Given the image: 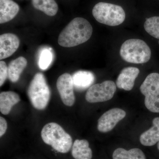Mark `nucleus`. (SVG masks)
Returning a JSON list of instances; mask_svg holds the SVG:
<instances>
[{
  "label": "nucleus",
  "mask_w": 159,
  "mask_h": 159,
  "mask_svg": "<svg viewBox=\"0 0 159 159\" xmlns=\"http://www.w3.org/2000/svg\"><path fill=\"white\" fill-rule=\"evenodd\" d=\"M56 85L64 104L69 107L74 105L75 97L74 83L70 74L65 73L61 75L57 80Z\"/></svg>",
  "instance_id": "8"
},
{
  "label": "nucleus",
  "mask_w": 159,
  "mask_h": 159,
  "mask_svg": "<svg viewBox=\"0 0 159 159\" xmlns=\"http://www.w3.org/2000/svg\"><path fill=\"white\" fill-rule=\"evenodd\" d=\"M20 98L18 94L14 92H2L0 94V111L4 115L9 113L11 108L20 102Z\"/></svg>",
  "instance_id": "15"
},
{
  "label": "nucleus",
  "mask_w": 159,
  "mask_h": 159,
  "mask_svg": "<svg viewBox=\"0 0 159 159\" xmlns=\"http://www.w3.org/2000/svg\"><path fill=\"white\" fill-rule=\"evenodd\" d=\"M20 40L16 34L5 33L0 36V59L10 57L20 46Z\"/></svg>",
  "instance_id": "10"
},
{
  "label": "nucleus",
  "mask_w": 159,
  "mask_h": 159,
  "mask_svg": "<svg viewBox=\"0 0 159 159\" xmlns=\"http://www.w3.org/2000/svg\"><path fill=\"white\" fill-rule=\"evenodd\" d=\"M139 73L140 70L137 68L128 67L123 69L117 78L116 82L117 86L125 91L131 90Z\"/></svg>",
  "instance_id": "11"
},
{
  "label": "nucleus",
  "mask_w": 159,
  "mask_h": 159,
  "mask_svg": "<svg viewBox=\"0 0 159 159\" xmlns=\"http://www.w3.org/2000/svg\"><path fill=\"white\" fill-rule=\"evenodd\" d=\"M53 53L51 49L44 48L40 54L38 65L39 68L42 70H47L51 65L53 60Z\"/></svg>",
  "instance_id": "21"
},
{
  "label": "nucleus",
  "mask_w": 159,
  "mask_h": 159,
  "mask_svg": "<svg viewBox=\"0 0 159 159\" xmlns=\"http://www.w3.org/2000/svg\"><path fill=\"white\" fill-rule=\"evenodd\" d=\"M7 129V123L6 119L0 117V137H2L6 132Z\"/></svg>",
  "instance_id": "23"
},
{
  "label": "nucleus",
  "mask_w": 159,
  "mask_h": 159,
  "mask_svg": "<svg viewBox=\"0 0 159 159\" xmlns=\"http://www.w3.org/2000/svg\"><path fill=\"white\" fill-rule=\"evenodd\" d=\"M25 57H20L9 63L8 67V78L11 82H17L22 73L27 66Z\"/></svg>",
  "instance_id": "17"
},
{
  "label": "nucleus",
  "mask_w": 159,
  "mask_h": 159,
  "mask_svg": "<svg viewBox=\"0 0 159 159\" xmlns=\"http://www.w3.org/2000/svg\"><path fill=\"white\" fill-rule=\"evenodd\" d=\"M43 141L60 153L68 152L72 146V139L61 125L55 122L46 124L41 131Z\"/></svg>",
  "instance_id": "2"
},
{
  "label": "nucleus",
  "mask_w": 159,
  "mask_h": 159,
  "mask_svg": "<svg viewBox=\"0 0 159 159\" xmlns=\"http://www.w3.org/2000/svg\"><path fill=\"white\" fill-rule=\"evenodd\" d=\"M113 159H146L145 154L138 148L126 150L123 148H118L114 151Z\"/></svg>",
  "instance_id": "19"
},
{
  "label": "nucleus",
  "mask_w": 159,
  "mask_h": 159,
  "mask_svg": "<svg viewBox=\"0 0 159 159\" xmlns=\"http://www.w3.org/2000/svg\"><path fill=\"white\" fill-rule=\"evenodd\" d=\"M72 79L76 90L82 91L89 88L93 84L95 77L94 74L90 71L80 70L73 74Z\"/></svg>",
  "instance_id": "13"
},
{
  "label": "nucleus",
  "mask_w": 159,
  "mask_h": 159,
  "mask_svg": "<svg viewBox=\"0 0 159 159\" xmlns=\"http://www.w3.org/2000/svg\"><path fill=\"white\" fill-rule=\"evenodd\" d=\"M32 3L35 9L49 16H54L58 11V6L54 0H32Z\"/></svg>",
  "instance_id": "18"
},
{
  "label": "nucleus",
  "mask_w": 159,
  "mask_h": 159,
  "mask_svg": "<svg viewBox=\"0 0 159 159\" xmlns=\"http://www.w3.org/2000/svg\"><path fill=\"white\" fill-rule=\"evenodd\" d=\"M120 56L126 62L134 64L145 63L151 57V51L144 41L137 39L127 40L122 44Z\"/></svg>",
  "instance_id": "3"
},
{
  "label": "nucleus",
  "mask_w": 159,
  "mask_h": 159,
  "mask_svg": "<svg viewBox=\"0 0 159 159\" xmlns=\"http://www.w3.org/2000/svg\"><path fill=\"white\" fill-rule=\"evenodd\" d=\"M141 93L145 96V104L152 112L159 113V74H149L140 88Z\"/></svg>",
  "instance_id": "6"
},
{
  "label": "nucleus",
  "mask_w": 159,
  "mask_h": 159,
  "mask_svg": "<svg viewBox=\"0 0 159 159\" xmlns=\"http://www.w3.org/2000/svg\"><path fill=\"white\" fill-rule=\"evenodd\" d=\"M72 155L75 159H92L93 152L87 140H75L72 146Z\"/></svg>",
  "instance_id": "16"
},
{
  "label": "nucleus",
  "mask_w": 159,
  "mask_h": 159,
  "mask_svg": "<svg viewBox=\"0 0 159 159\" xmlns=\"http://www.w3.org/2000/svg\"><path fill=\"white\" fill-rule=\"evenodd\" d=\"M8 77V67L3 61H0V86H2Z\"/></svg>",
  "instance_id": "22"
},
{
  "label": "nucleus",
  "mask_w": 159,
  "mask_h": 159,
  "mask_svg": "<svg viewBox=\"0 0 159 159\" xmlns=\"http://www.w3.org/2000/svg\"><path fill=\"white\" fill-rule=\"evenodd\" d=\"M126 112L121 109H111L104 113L98 121L97 129L101 133H107L112 130L119 121L124 119Z\"/></svg>",
  "instance_id": "9"
},
{
  "label": "nucleus",
  "mask_w": 159,
  "mask_h": 159,
  "mask_svg": "<svg viewBox=\"0 0 159 159\" xmlns=\"http://www.w3.org/2000/svg\"><path fill=\"white\" fill-rule=\"evenodd\" d=\"M93 27L87 20L74 18L60 34L58 43L64 48H72L87 41L93 34Z\"/></svg>",
  "instance_id": "1"
},
{
  "label": "nucleus",
  "mask_w": 159,
  "mask_h": 159,
  "mask_svg": "<svg viewBox=\"0 0 159 159\" xmlns=\"http://www.w3.org/2000/svg\"><path fill=\"white\" fill-rule=\"evenodd\" d=\"M144 27L148 34L159 39V16H153L146 19Z\"/></svg>",
  "instance_id": "20"
},
{
  "label": "nucleus",
  "mask_w": 159,
  "mask_h": 159,
  "mask_svg": "<svg viewBox=\"0 0 159 159\" xmlns=\"http://www.w3.org/2000/svg\"><path fill=\"white\" fill-rule=\"evenodd\" d=\"M116 91L115 83L106 80L102 83L91 86L86 93V100L91 103L105 102L113 98Z\"/></svg>",
  "instance_id": "7"
},
{
  "label": "nucleus",
  "mask_w": 159,
  "mask_h": 159,
  "mask_svg": "<svg viewBox=\"0 0 159 159\" xmlns=\"http://www.w3.org/2000/svg\"><path fill=\"white\" fill-rule=\"evenodd\" d=\"M157 146L158 149L159 151V142H158L157 145Z\"/></svg>",
  "instance_id": "24"
},
{
  "label": "nucleus",
  "mask_w": 159,
  "mask_h": 159,
  "mask_svg": "<svg viewBox=\"0 0 159 159\" xmlns=\"http://www.w3.org/2000/svg\"><path fill=\"white\" fill-rule=\"evenodd\" d=\"M27 94L34 108L42 110L47 107L51 93L43 74L38 73L34 75L29 84Z\"/></svg>",
  "instance_id": "4"
},
{
  "label": "nucleus",
  "mask_w": 159,
  "mask_h": 159,
  "mask_svg": "<svg viewBox=\"0 0 159 159\" xmlns=\"http://www.w3.org/2000/svg\"><path fill=\"white\" fill-rule=\"evenodd\" d=\"M19 10L18 5L12 0H0V24L13 19Z\"/></svg>",
  "instance_id": "12"
},
{
  "label": "nucleus",
  "mask_w": 159,
  "mask_h": 159,
  "mask_svg": "<svg viewBox=\"0 0 159 159\" xmlns=\"http://www.w3.org/2000/svg\"><path fill=\"white\" fill-rule=\"evenodd\" d=\"M93 15L98 22L110 26L121 25L125 18V11L121 6L106 2L96 4L93 8Z\"/></svg>",
  "instance_id": "5"
},
{
  "label": "nucleus",
  "mask_w": 159,
  "mask_h": 159,
  "mask_svg": "<svg viewBox=\"0 0 159 159\" xmlns=\"http://www.w3.org/2000/svg\"><path fill=\"white\" fill-rule=\"evenodd\" d=\"M140 141L146 146H153L159 142V117L153 119L152 127L141 134Z\"/></svg>",
  "instance_id": "14"
}]
</instances>
